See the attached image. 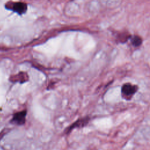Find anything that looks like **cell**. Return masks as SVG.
Here are the masks:
<instances>
[{
	"label": "cell",
	"instance_id": "obj_1",
	"mask_svg": "<svg viewBox=\"0 0 150 150\" xmlns=\"http://www.w3.org/2000/svg\"><path fill=\"white\" fill-rule=\"evenodd\" d=\"M27 113L28 111L26 110L15 112L12 114V117L9 121L10 124L17 126H21L24 125L26 121Z\"/></svg>",
	"mask_w": 150,
	"mask_h": 150
},
{
	"label": "cell",
	"instance_id": "obj_2",
	"mask_svg": "<svg viewBox=\"0 0 150 150\" xmlns=\"http://www.w3.org/2000/svg\"><path fill=\"white\" fill-rule=\"evenodd\" d=\"M90 121L89 117H84L78 118L76 121L73 122L71 124L69 125L64 131V133L66 135L69 134L73 129L76 128H81L86 126Z\"/></svg>",
	"mask_w": 150,
	"mask_h": 150
},
{
	"label": "cell",
	"instance_id": "obj_3",
	"mask_svg": "<svg viewBox=\"0 0 150 150\" xmlns=\"http://www.w3.org/2000/svg\"><path fill=\"white\" fill-rule=\"evenodd\" d=\"M6 8L11 10L19 15L24 13L27 9V5L25 3L21 2H10L6 4Z\"/></svg>",
	"mask_w": 150,
	"mask_h": 150
},
{
	"label": "cell",
	"instance_id": "obj_4",
	"mask_svg": "<svg viewBox=\"0 0 150 150\" xmlns=\"http://www.w3.org/2000/svg\"><path fill=\"white\" fill-rule=\"evenodd\" d=\"M138 87L131 83L124 84L121 88L122 96L125 99L131 98L137 92Z\"/></svg>",
	"mask_w": 150,
	"mask_h": 150
},
{
	"label": "cell",
	"instance_id": "obj_5",
	"mask_svg": "<svg viewBox=\"0 0 150 150\" xmlns=\"http://www.w3.org/2000/svg\"><path fill=\"white\" fill-rule=\"evenodd\" d=\"M132 43L133 45L137 46L141 45V39L138 36H135L132 39Z\"/></svg>",
	"mask_w": 150,
	"mask_h": 150
}]
</instances>
